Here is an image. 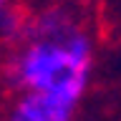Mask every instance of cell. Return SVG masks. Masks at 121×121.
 Returning a JSON list of instances; mask_svg holds the SVG:
<instances>
[{"mask_svg": "<svg viewBox=\"0 0 121 121\" xmlns=\"http://www.w3.org/2000/svg\"><path fill=\"white\" fill-rule=\"evenodd\" d=\"M96 40L71 0L45 3L28 13L20 43L5 58V78L18 93L78 106L93 76Z\"/></svg>", "mask_w": 121, "mask_h": 121, "instance_id": "6da1fadb", "label": "cell"}, {"mask_svg": "<svg viewBox=\"0 0 121 121\" xmlns=\"http://www.w3.org/2000/svg\"><path fill=\"white\" fill-rule=\"evenodd\" d=\"M76 106L40 96V93H18L8 106L5 121H73Z\"/></svg>", "mask_w": 121, "mask_h": 121, "instance_id": "7a4b0ae2", "label": "cell"}, {"mask_svg": "<svg viewBox=\"0 0 121 121\" xmlns=\"http://www.w3.org/2000/svg\"><path fill=\"white\" fill-rule=\"evenodd\" d=\"M13 3H15V0H0V18H3V15L8 13V8L13 5Z\"/></svg>", "mask_w": 121, "mask_h": 121, "instance_id": "3957f363", "label": "cell"}]
</instances>
